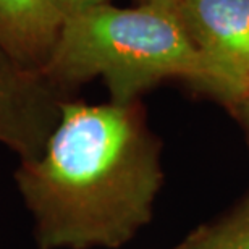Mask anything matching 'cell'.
I'll list each match as a JSON object with an SVG mask.
<instances>
[{
    "mask_svg": "<svg viewBox=\"0 0 249 249\" xmlns=\"http://www.w3.org/2000/svg\"><path fill=\"white\" fill-rule=\"evenodd\" d=\"M181 0H142V3H147V5H156V7H160V8H165V10H172L175 12L177 7L180 5Z\"/></svg>",
    "mask_w": 249,
    "mask_h": 249,
    "instance_id": "cell-9",
    "label": "cell"
},
{
    "mask_svg": "<svg viewBox=\"0 0 249 249\" xmlns=\"http://www.w3.org/2000/svg\"><path fill=\"white\" fill-rule=\"evenodd\" d=\"M175 12L206 67L207 89L238 107L249 96V0H181Z\"/></svg>",
    "mask_w": 249,
    "mask_h": 249,
    "instance_id": "cell-3",
    "label": "cell"
},
{
    "mask_svg": "<svg viewBox=\"0 0 249 249\" xmlns=\"http://www.w3.org/2000/svg\"><path fill=\"white\" fill-rule=\"evenodd\" d=\"M18 180L42 249H89L118 248L147 225L163 173L134 104L67 102Z\"/></svg>",
    "mask_w": 249,
    "mask_h": 249,
    "instance_id": "cell-1",
    "label": "cell"
},
{
    "mask_svg": "<svg viewBox=\"0 0 249 249\" xmlns=\"http://www.w3.org/2000/svg\"><path fill=\"white\" fill-rule=\"evenodd\" d=\"M212 233H213V227L202 225L197 230H194L191 235H188L181 243H178V245L168 249H211Z\"/></svg>",
    "mask_w": 249,
    "mask_h": 249,
    "instance_id": "cell-7",
    "label": "cell"
},
{
    "mask_svg": "<svg viewBox=\"0 0 249 249\" xmlns=\"http://www.w3.org/2000/svg\"><path fill=\"white\" fill-rule=\"evenodd\" d=\"M51 84L0 49V142L18 152L23 163L42 156L60 117Z\"/></svg>",
    "mask_w": 249,
    "mask_h": 249,
    "instance_id": "cell-4",
    "label": "cell"
},
{
    "mask_svg": "<svg viewBox=\"0 0 249 249\" xmlns=\"http://www.w3.org/2000/svg\"><path fill=\"white\" fill-rule=\"evenodd\" d=\"M238 110H240L243 120H245L246 128H248V133H249V96L240 104V106H238Z\"/></svg>",
    "mask_w": 249,
    "mask_h": 249,
    "instance_id": "cell-10",
    "label": "cell"
},
{
    "mask_svg": "<svg viewBox=\"0 0 249 249\" xmlns=\"http://www.w3.org/2000/svg\"><path fill=\"white\" fill-rule=\"evenodd\" d=\"M41 73L51 83L67 84L101 76L112 102L120 106L134 104L167 78L209 86L206 67L177 12L147 3H107L65 18Z\"/></svg>",
    "mask_w": 249,
    "mask_h": 249,
    "instance_id": "cell-2",
    "label": "cell"
},
{
    "mask_svg": "<svg viewBox=\"0 0 249 249\" xmlns=\"http://www.w3.org/2000/svg\"><path fill=\"white\" fill-rule=\"evenodd\" d=\"M52 2L65 19L73 15L88 12L91 8L101 7V5H107L108 0H52Z\"/></svg>",
    "mask_w": 249,
    "mask_h": 249,
    "instance_id": "cell-8",
    "label": "cell"
},
{
    "mask_svg": "<svg viewBox=\"0 0 249 249\" xmlns=\"http://www.w3.org/2000/svg\"><path fill=\"white\" fill-rule=\"evenodd\" d=\"M211 249H249V199L227 220L213 227Z\"/></svg>",
    "mask_w": 249,
    "mask_h": 249,
    "instance_id": "cell-6",
    "label": "cell"
},
{
    "mask_svg": "<svg viewBox=\"0 0 249 249\" xmlns=\"http://www.w3.org/2000/svg\"><path fill=\"white\" fill-rule=\"evenodd\" d=\"M62 24L52 0H0V49L36 71L47 63Z\"/></svg>",
    "mask_w": 249,
    "mask_h": 249,
    "instance_id": "cell-5",
    "label": "cell"
}]
</instances>
